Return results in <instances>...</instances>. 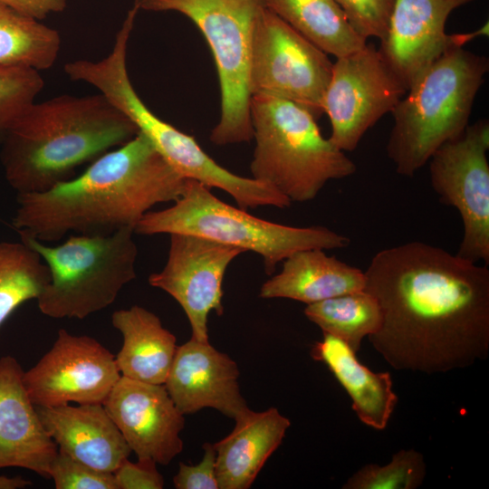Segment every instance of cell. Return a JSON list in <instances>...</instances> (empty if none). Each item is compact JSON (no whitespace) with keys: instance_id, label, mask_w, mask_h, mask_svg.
I'll use <instances>...</instances> for the list:
<instances>
[{"instance_id":"1","label":"cell","mask_w":489,"mask_h":489,"mask_svg":"<svg viewBox=\"0 0 489 489\" xmlns=\"http://www.w3.org/2000/svg\"><path fill=\"white\" fill-rule=\"evenodd\" d=\"M364 290L381 321L369 342L396 370L465 369L489 354V269L412 241L379 251Z\"/></svg>"},{"instance_id":"2","label":"cell","mask_w":489,"mask_h":489,"mask_svg":"<svg viewBox=\"0 0 489 489\" xmlns=\"http://www.w3.org/2000/svg\"><path fill=\"white\" fill-rule=\"evenodd\" d=\"M185 179L138 132L81 175L45 191L17 193L12 224L41 242L59 241L70 232L108 235L134 229L154 206L176 201Z\"/></svg>"},{"instance_id":"3","label":"cell","mask_w":489,"mask_h":489,"mask_svg":"<svg viewBox=\"0 0 489 489\" xmlns=\"http://www.w3.org/2000/svg\"><path fill=\"white\" fill-rule=\"evenodd\" d=\"M104 95H60L28 106L2 138L0 160L17 193L42 192L72 177L138 134Z\"/></svg>"},{"instance_id":"4","label":"cell","mask_w":489,"mask_h":489,"mask_svg":"<svg viewBox=\"0 0 489 489\" xmlns=\"http://www.w3.org/2000/svg\"><path fill=\"white\" fill-rule=\"evenodd\" d=\"M134 21L126 18L110 53L101 60L68 62L67 76L95 87L144 134L167 162L183 177L230 195L240 208L271 206L285 208L291 201L268 184L238 176L217 164L194 137L164 121L142 101L128 72V44Z\"/></svg>"},{"instance_id":"5","label":"cell","mask_w":489,"mask_h":489,"mask_svg":"<svg viewBox=\"0 0 489 489\" xmlns=\"http://www.w3.org/2000/svg\"><path fill=\"white\" fill-rule=\"evenodd\" d=\"M488 69L484 55L454 46L415 81L391 112L387 152L398 174L413 177L465 129Z\"/></svg>"},{"instance_id":"6","label":"cell","mask_w":489,"mask_h":489,"mask_svg":"<svg viewBox=\"0 0 489 489\" xmlns=\"http://www.w3.org/2000/svg\"><path fill=\"white\" fill-rule=\"evenodd\" d=\"M250 117L255 139L252 177L291 202L311 201L329 181L356 173V164L322 136L316 119L304 108L254 95Z\"/></svg>"},{"instance_id":"7","label":"cell","mask_w":489,"mask_h":489,"mask_svg":"<svg viewBox=\"0 0 489 489\" xmlns=\"http://www.w3.org/2000/svg\"><path fill=\"white\" fill-rule=\"evenodd\" d=\"M135 234H185L260 254L266 273L291 254L305 249L349 246V237L321 225L296 227L255 217L214 196L210 187L186 178L180 197L170 207L147 212Z\"/></svg>"},{"instance_id":"8","label":"cell","mask_w":489,"mask_h":489,"mask_svg":"<svg viewBox=\"0 0 489 489\" xmlns=\"http://www.w3.org/2000/svg\"><path fill=\"white\" fill-rule=\"evenodd\" d=\"M134 234L124 227L108 235H75L55 246L20 235L50 271L36 299L40 312L53 319L82 320L112 304L137 275Z\"/></svg>"},{"instance_id":"9","label":"cell","mask_w":489,"mask_h":489,"mask_svg":"<svg viewBox=\"0 0 489 489\" xmlns=\"http://www.w3.org/2000/svg\"><path fill=\"white\" fill-rule=\"evenodd\" d=\"M139 9L175 11L189 18L214 57L220 86V118L210 133L219 146L253 139L249 71L262 0H135Z\"/></svg>"},{"instance_id":"10","label":"cell","mask_w":489,"mask_h":489,"mask_svg":"<svg viewBox=\"0 0 489 489\" xmlns=\"http://www.w3.org/2000/svg\"><path fill=\"white\" fill-rule=\"evenodd\" d=\"M333 62L328 54L266 8L255 24L249 71L251 96L285 100L316 120Z\"/></svg>"},{"instance_id":"11","label":"cell","mask_w":489,"mask_h":489,"mask_svg":"<svg viewBox=\"0 0 489 489\" xmlns=\"http://www.w3.org/2000/svg\"><path fill=\"white\" fill-rule=\"evenodd\" d=\"M489 123L480 120L431 156L430 182L441 203L454 206L463 225L456 254L489 265Z\"/></svg>"},{"instance_id":"12","label":"cell","mask_w":489,"mask_h":489,"mask_svg":"<svg viewBox=\"0 0 489 489\" xmlns=\"http://www.w3.org/2000/svg\"><path fill=\"white\" fill-rule=\"evenodd\" d=\"M407 91L373 43L336 58L322 103L331 122L329 140L344 152L353 151Z\"/></svg>"},{"instance_id":"13","label":"cell","mask_w":489,"mask_h":489,"mask_svg":"<svg viewBox=\"0 0 489 489\" xmlns=\"http://www.w3.org/2000/svg\"><path fill=\"white\" fill-rule=\"evenodd\" d=\"M120 377L115 356L98 340L60 329L52 348L24 372V383L36 407L51 408L102 404Z\"/></svg>"},{"instance_id":"14","label":"cell","mask_w":489,"mask_h":489,"mask_svg":"<svg viewBox=\"0 0 489 489\" xmlns=\"http://www.w3.org/2000/svg\"><path fill=\"white\" fill-rule=\"evenodd\" d=\"M244 251L203 237L170 234L167 263L149 276V283L172 296L185 312L192 337L208 341L212 311L224 313L223 280L230 263Z\"/></svg>"},{"instance_id":"15","label":"cell","mask_w":489,"mask_h":489,"mask_svg":"<svg viewBox=\"0 0 489 489\" xmlns=\"http://www.w3.org/2000/svg\"><path fill=\"white\" fill-rule=\"evenodd\" d=\"M473 1L395 0L388 34L378 49L407 90L448 49L484 34L487 25L471 34H446L449 14Z\"/></svg>"},{"instance_id":"16","label":"cell","mask_w":489,"mask_h":489,"mask_svg":"<svg viewBox=\"0 0 489 489\" xmlns=\"http://www.w3.org/2000/svg\"><path fill=\"white\" fill-rule=\"evenodd\" d=\"M102 405L138 458L167 465L183 450L184 415L164 384L121 376Z\"/></svg>"},{"instance_id":"17","label":"cell","mask_w":489,"mask_h":489,"mask_svg":"<svg viewBox=\"0 0 489 489\" xmlns=\"http://www.w3.org/2000/svg\"><path fill=\"white\" fill-rule=\"evenodd\" d=\"M237 364L208 341L191 338L177 346L164 383L183 415L211 408L235 419L247 410Z\"/></svg>"},{"instance_id":"18","label":"cell","mask_w":489,"mask_h":489,"mask_svg":"<svg viewBox=\"0 0 489 489\" xmlns=\"http://www.w3.org/2000/svg\"><path fill=\"white\" fill-rule=\"evenodd\" d=\"M18 360L0 358V469L21 467L50 479L58 446L43 427Z\"/></svg>"},{"instance_id":"19","label":"cell","mask_w":489,"mask_h":489,"mask_svg":"<svg viewBox=\"0 0 489 489\" xmlns=\"http://www.w3.org/2000/svg\"><path fill=\"white\" fill-rule=\"evenodd\" d=\"M36 408L59 452L108 473L129 458L131 450L102 404Z\"/></svg>"},{"instance_id":"20","label":"cell","mask_w":489,"mask_h":489,"mask_svg":"<svg viewBox=\"0 0 489 489\" xmlns=\"http://www.w3.org/2000/svg\"><path fill=\"white\" fill-rule=\"evenodd\" d=\"M235 420L232 432L214 444L219 489L251 487L291 426L273 407L262 412L248 408Z\"/></svg>"},{"instance_id":"21","label":"cell","mask_w":489,"mask_h":489,"mask_svg":"<svg viewBox=\"0 0 489 489\" xmlns=\"http://www.w3.org/2000/svg\"><path fill=\"white\" fill-rule=\"evenodd\" d=\"M363 271L347 264L323 249L298 251L285 260L282 271L267 280L259 296L314 303L365 288Z\"/></svg>"},{"instance_id":"22","label":"cell","mask_w":489,"mask_h":489,"mask_svg":"<svg viewBox=\"0 0 489 489\" xmlns=\"http://www.w3.org/2000/svg\"><path fill=\"white\" fill-rule=\"evenodd\" d=\"M311 356L323 362L345 388L362 423L377 430L386 428L398 400L388 372L371 371L344 341L328 333L315 342Z\"/></svg>"},{"instance_id":"23","label":"cell","mask_w":489,"mask_h":489,"mask_svg":"<svg viewBox=\"0 0 489 489\" xmlns=\"http://www.w3.org/2000/svg\"><path fill=\"white\" fill-rule=\"evenodd\" d=\"M111 324L123 337L115 356L120 375L164 384L177 348L175 335L163 327L155 313L139 305L115 311Z\"/></svg>"},{"instance_id":"24","label":"cell","mask_w":489,"mask_h":489,"mask_svg":"<svg viewBox=\"0 0 489 489\" xmlns=\"http://www.w3.org/2000/svg\"><path fill=\"white\" fill-rule=\"evenodd\" d=\"M273 12L327 54L360 50L367 40L350 25L336 0H262Z\"/></svg>"},{"instance_id":"25","label":"cell","mask_w":489,"mask_h":489,"mask_svg":"<svg viewBox=\"0 0 489 489\" xmlns=\"http://www.w3.org/2000/svg\"><path fill=\"white\" fill-rule=\"evenodd\" d=\"M61 43L57 30L0 4V66L47 70L55 63Z\"/></svg>"},{"instance_id":"26","label":"cell","mask_w":489,"mask_h":489,"mask_svg":"<svg viewBox=\"0 0 489 489\" xmlns=\"http://www.w3.org/2000/svg\"><path fill=\"white\" fill-rule=\"evenodd\" d=\"M304 314L323 333L341 340L355 352L381 321L378 301L364 289L307 304Z\"/></svg>"},{"instance_id":"27","label":"cell","mask_w":489,"mask_h":489,"mask_svg":"<svg viewBox=\"0 0 489 489\" xmlns=\"http://www.w3.org/2000/svg\"><path fill=\"white\" fill-rule=\"evenodd\" d=\"M49 281L36 251L23 241L0 242V327L21 304L37 299Z\"/></svg>"},{"instance_id":"28","label":"cell","mask_w":489,"mask_h":489,"mask_svg":"<svg viewBox=\"0 0 489 489\" xmlns=\"http://www.w3.org/2000/svg\"><path fill=\"white\" fill-rule=\"evenodd\" d=\"M427 474L424 456L415 449H401L385 465L367 464L354 473L343 489H416Z\"/></svg>"},{"instance_id":"29","label":"cell","mask_w":489,"mask_h":489,"mask_svg":"<svg viewBox=\"0 0 489 489\" xmlns=\"http://www.w3.org/2000/svg\"><path fill=\"white\" fill-rule=\"evenodd\" d=\"M43 84L37 70L0 66V139L20 114L35 101Z\"/></svg>"},{"instance_id":"30","label":"cell","mask_w":489,"mask_h":489,"mask_svg":"<svg viewBox=\"0 0 489 489\" xmlns=\"http://www.w3.org/2000/svg\"><path fill=\"white\" fill-rule=\"evenodd\" d=\"M353 29L366 40L382 41L388 31L395 0H336Z\"/></svg>"},{"instance_id":"31","label":"cell","mask_w":489,"mask_h":489,"mask_svg":"<svg viewBox=\"0 0 489 489\" xmlns=\"http://www.w3.org/2000/svg\"><path fill=\"white\" fill-rule=\"evenodd\" d=\"M50 478L56 489H117L113 473L97 470L59 451Z\"/></svg>"},{"instance_id":"32","label":"cell","mask_w":489,"mask_h":489,"mask_svg":"<svg viewBox=\"0 0 489 489\" xmlns=\"http://www.w3.org/2000/svg\"><path fill=\"white\" fill-rule=\"evenodd\" d=\"M203 449V458L197 465L179 463L177 473L173 477L177 489H219L214 444L206 442Z\"/></svg>"},{"instance_id":"33","label":"cell","mask_w":489,"mask_h":489,"mask_svg":"<svg viewBox=\"0 0 489 489\" xmlns=\"http://www.w3.org/2000/svg\"><path fill=\"white\" fill-rule=\"evenodd\" d=\"M113 475L117 489H162L165 484L157 463L149 458H138L136 463L127 458Z\"/></svg>"},{"instance_id":"34","label":"cell","mask_w":489,"mask_h":489,"mask_svg":"<svg viewBox=\"0 0 489 489\" xmlns=\"http://www.w3.org/2000/svg\"><path fill=\"white\" fill-rule=\"evenodd\" d=\"M0 4L40 21L50 14L62 12L67 0H0Z\"/></svg>"},{"instance_id":"35","label":"cell","mask_w":489,"mask_h":489,"mask_svg":"<svg viewBox=\"0 0 489 489\" xmlns=\"http://www.w3.org/2000/svg\"><path fill=\"white\" fill-rule=\"evenodd\" d=\"M32 484L31 481L23 476L8 477L0 475V489H23Z\"/></svg>"}]
</instances>
